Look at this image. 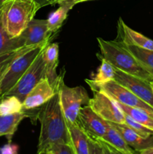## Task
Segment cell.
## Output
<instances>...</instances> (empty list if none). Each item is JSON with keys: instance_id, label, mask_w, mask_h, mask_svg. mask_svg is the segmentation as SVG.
I'll list each match as a JSON object with an SVG mask.
<instances>
[{"instance_id": "33", "label": "cell", "mask_w": 153, "mask_h": 154, "mask_svg": "<svg viewBox=\"0 0 153 154\" xmlns=\"http://www.w3.org/2000/svg\"><path fill=\"white\" fill-rule=\"evenodd\" d=\"M36 2H37L38 3L39 5H40V6L42 7H44V6L46 5H48V1L47 0H35Z\"/></svg>"}, {"instance_id": "18", "label": "cell", "mask_w": 153, "mask_h": 154, "mask_svg": "<svg viewBox=\"0 0 153 154\" xmlns=\"http://www.w3.org/2000/svg\"><path fill=\"white\" fill-rule=\"evenodd\" d=\"M101 140L112 146L122 154H138L127 144L121 134L109 122L106 134Z\"/></svg>"}, {"instance_id": "16", "label": "cell", "mask_w": 153, "mask_h": 154, "mask_svg": "<svg viewBox=\"0 0 153 154\" xmlns=\"http://www.w3.org/2000/svg\"><path fill=\"white\" fill-rule=\"evenodd\" d=\"M70 145L75 154H89V143L86 134L77 123H68Z\"/></svg>"}, {"instance_id": "9", "label": "cell", "mask_w": 153, "mask_h": 154, "mask_svg": "<svg viewBox=\"0 0 153 154\" xmlns=\"http://www.w3.org/2000/svg\"><path fill=\"white\" fill-rule=\"evenodd\" d=\"M113 81L127 88L146 103L153 107V90L151 82L115 69Z\"/></svg>"}, {"instance_id": "15", "label": "cell", "mask_w": 153, "mask_h": 154, "mask_svg": "<svg viewBox=\"0 0 153 154\" xmlns=\"http://www.w3.org/2000/svg\"><path fill=\"white\" fill-rule=\"evenodd\" d=\"M118 36H119L118 41L124 45L153 51V40L130 28L122 18L118 21Z\"/></svg>"}, {"instance_id": "31", "label": "cell", "mask_w": 153, "mask_h": 154, "mask_svg": "<svg viewBox=\"0 0 153 154\" xmlns=\"http://www.w3.org/2000/svg\"><path fill=\"white\" fill-rule=\"evenodd\" d=\"M104 142H105V141H104ZM106 145H107L108 148H109L110 153V154H122L121 153H120V152H118V150H116L115 148H113L112 146H110V144H108L106 142Z\"/></svg>"}, {"instance_id": "1", "label": "cell", "mask_w": 153, "mask_h": 154, "mask_svg": "<svg viewBox=\"0 0 153 154\" xmlns=\"http://www.w3.org/2000/svg\"><path fill=\"white\" fill-rule=\"evenodd\" d=\"M38 119L40 123L38 153L46 154L51 146L57 143L70 144L68 126L62 110L58 92L40 107Z\"/></svg>"}, {"instance_id": "5", "label": "cell", "mask_w": 153, "mask_h": 154, "mask_svg": "<svg viewBox=\"0 0 153 154\" xmlns=\"http://www.w3.org/2000/svg\"><path fill=\"white\" fill-rule=\"evenodd\" d=\"M60 104L68 123H77L78 114L81 108L88 105L90 98L82 87H70L62 80L58 85Z\"/></svg>"}, {"instance_id": "20", "label": "cell", "mask_w": 153, "mask_h": 154, "mask_svg": "<svg viewBox=\"0 0 153 154\" xmlns=\"http://www.w3.org/2000/svg\"><path fill=\"white\" fill-rule=\"evenodd\" d=\"M74 5L70 2H63L59 4V7L50 14L47 18V26L49 31L52 35L58 31L67 18L68 12L74 8Z\"/></svg>"}, {"instance_id": "21", "label": "cell", "mask_w": 153, "mask_h": 154, "mask_svg": "<svg viewBox=\"0 0 153 154\" xmlns=\"http://www.w3.org/2000/svg\"><path fill=\"white\" fill-rule=\"evenodd\" d=\"M124 45L140 66L153 76V51L132 45Z\"/></svg>"}, {"instance_id": "32", "label": "cell", "mask_w": 153, "mask_h": 154, "mask_svg": "<svg viewBox=\"0 0 153 154\" xmlns=\"http://www.w3.org/2000/svg\"><path fill=\"white\" fill-rule=\"evenodd\" d=\"M138 154H153V147H150V148L142 150V151L139 152Z\"/></svg>"}, {"instance_id": "27", "label": "cell", "mask_w": 153, "mask_h": 154, "mask_svg": "<svg viewBox=\"0 0 153 154\" xmlns=\"http://www.w3.org/2000/svg\"><path fill=\"white\" fill-rule=\"evenodd\" d=\"M26 48V47H25ZM25 48H20V49L15 50V51H10V52L4 53V54H0V75H2L3 71L4 70L8 65L15 58L17 55H19Z\"/></svg>"}, {"instance_id": "8", "label": "cell", "mask_w": 153, "mask_h": 154, "mask_svg": "<svg viewBox=\"0 0 153 154\" xmlns=\"http://www.w3.org/2000/svg\"><path fill=\"white\" fill-rule=\"evenodd\" d=\"M93 97L89 99L88 106L102 119L115 123H124V114L115 101L98 90H92Z\"/></svg>"}, {"instance_id": "14", "label": "cell", "mask_w": 153, "mask_h": 154, "mask_svg": "<svg viewBox=\"0 0 153 154\" xmlns=\"http://www.w3.org/2000/svg\"><path fill=\"white\" fill-rule=\"evenodd\" d=\"M127 142V144L136 152L142 151L146 149L153 147V135L148 137H143L130 127L122 123H115L109 122Z\"/></svg>"}, {"instance_id": "12", "label": "cell", "mask_w": 153, "mask_h": 154, "mask_svg": "<svg viewBox=\"0 0 153 154\" xmlns=\"http://www.w3.org/2000/svg\"><path fill=\"white\" fill-rule=\"evenodd\" d=\"M58 89L50 84L47 78H43L24 99L22 102L23 111L39 109L58 92Z\"/></svg>"}, {"instance_id": "23", "label": "cell", "mask_w": 153, "mask_h": 154, "mask_svg": "<svg viewBox=\"0 0 153 154\" xmlns=\"http://www.w3.org/2000/svg\"><path fill=\"white\" fill-rule=\"evenodd\" d=\"M23 111L22 102L17 97L7 96L0 99V115L7 116Z\"/></svg>"}, {"instance_id": "34", "label": "cell", "mask_w": 153, "mask_h": 154, "mask_svg": "<svg viewBox=\"0 0 153 154\" xmlns=\"http://www.w3.org/2000/svg\"><path fill=\"white\" fill-rule=\"evenodd\" d=\"M48 1V4L49 5H55V1L56 0H47Z\"/></svg>"}, {"instance_id": "13", "label": "cell", "mask_w": 153, "mask_h": 154, "mask_svg": "<svg viewBox=\"0 0 153 154\" xmlns=\"http://www.w3.org/2000/svg\"><path fill=\"white\" fill-rule=\"evenodd\" d=\"M58 51L59 48L57 43H49L42 52L44 61L46 71V78L55 88L58 89L59 83L64 78L62 74L56 73L58 65Z\"/></svg>"}, {"instance_id": "36", "label": "cell", "mask_w": 153, "mask_h": 154, "mask_svg": "<svg viewBox=\"0 0 153 154\" xmlns=\"http://www.w3.org/2000/svg\"><path fill=\"white\" fill-rule=\"evenodd\" d=\"M151 86H152V90H153V81L151 82Z\"/></svg>"}, {"instance_id": "24", "label": "cell", "mask_w": 153, "mask_h": 154, "mask_svg": "<svg viewBox=\"0 0 153 154\" xmlns=\"http://www.w3.org/2000/svg\"><path fill=\"white\" fill-rule=\"evenodd\" d=\"M22 48L23 47L21 45L19 37L11 38L4 31L2 23L1 13H0V54L15 51Z\"/></svg>"}, {"instance_id": "28", "label": "cell", "mask_w": 153, "mask_h": 154, "mask_svg": "<svg viewBox=\"0 0 153 154\" xmlns=\"http://www.w3.org/2000/svg\"><path fill=\"white\" fill-rule=\"evenodd\" d=\"M47 152L52 154H75L71 145L66 143H57L53 144L51 146Z\"/></svg>"}, {"instance_id": "35", "label": "cell", "mask_w": 153, "mask_h": 154, "mask_svg": "<svg viewBox=\"0 0 153 154\" xmlns=\"http://www.w3.org/2000/svg\"><path fill=\"white\" fill-rule=\"evenodd\" d=\"M4 1H5V0H0V11H1L2 8V5L3 4H4Z\"/></svg>"}, {"instance_id": "2", "label": "cell", "mask_w": 153, "mask_h": 154, "mask_svg": "<svg viewBox=\"0 0 153 154\" xmlns=\"http://www.w3.org/2000/svg\"><path fill=\"white\" fill-rule=\"evenodd\" d=\"M40 8L35 0H5L0 13L3 28L9 37H19Z\"/></svg>"}, {"instance_id": "26", "label": "cell", "mask_w": 153, "mask_h": 154, "mask_svg": "<svg viewBox=\"0 0 153 154\" xmlns=\"http://www.w3.org/2000/svg\"><path fill=\"white\" fill-rule=\"evenodd\" d=\"M124 114V124L127 125L128 127H130V129H132L133 130H134L135 132H136L137 133H139L140 135H141L143 137H148L150 135H153V132L151 131L150 129H147L146 127L143 126L142 125L140 124L139 123H137L136 121H135L134 119H132L130 116L127 115V114Z\"/></svg>"}, {"instance_id": "37", "label": "cell", "mask_w": 153, "mask_h": 154, "mask_svg": "<svg viewBox=\"0 0 153 154\" xmlns=\"http://www.w3.org/2000/svg\"><path fill=\"white\" fill-rule=\"evenodd\" d=\"M46 154H52V153H50V152H47V153H46Z\"/></svg>"}, {"instance_id": "29", "label": "cell", "mask_w": 153, "mask_h": 154, "mask_svg": "<svg viewBox=\"0 0 153 154\" xmlns=\"http://www.w3.org/2000/svg\"><path fill=\"white\" fill-rule=\"evenodd\" d=\"M18 146L8 142L0 148V154H18Z\"/></svg>"}, {"instance_id": "38", "label": "cell", "mask_w": 153, "mask_h": 154, "mask_svg": "<svg viewBox=\"0 0 153 154\" xmlns=\"http://www.w3.org/2000/svg\"><path fill=\"white\" fill-rule=\"evenodd\" d=\"M37 154H41V153H37Z\"/></svg>"}, {"instance_id": "7", "label": "cell", "mask_w": 153, "mask_h": 154, "mask_svg": "<svg viewBox=\"0 0 153 154\" xmlns=\"http://www.w3.org/2000/svg\"><path fill=\"white\" fill-rule=\"evenodd\" d=\"M42 52L36 57L16 85L5 95V96H16L22 102L26 96L34 88V86L43 78H46V67Z\"/></svg>"}, {"instance_id": "10", "label": "cell", "mask_w": 153, "mask_h": 154, "mask_svg": "<svg viewBox=\"0 0 153 154\" xmlns=\"http://www.w3.org/2000/svg\"><path fill=\"white\" fill-rule=\"evenodd\" d=\"M77 124L88 137L102 139L106 134L108 122L98 115L88 105H85L80 110Z\"/></svg>"}, {"instance_id": "22", "label": "cell", "mask_w": 153, "mask_h": 154, "mask_svg": "<svg viewBox=\"0 0 153 154\" xmlns=\"http://www.w3.org/2000/svg\"><path fill=\"white\" fill-rule=\"evenodd\" d=\"M100 65L95 75L91 80L92 82L96 84H104L108 81H113L115 77V68L108 60L100 57Z\"/></svg>"}, {"instance_id": "11", "label": "cell", "mask_w": 153, "mask_h": 154, "mask_svg": "<svg viewBox=\"0 0 153 154\" xmlns=\"http://www.w3.org/2000/svg\"><path fill=\"white\" fill-rule=\"evenodd\" d=\"M52 35L49 31L46 20H32L22 34L19 36L22 47H35L50 43Z\"/></svg>"}, {"instance_id": "25", "label": "cell", "mask_w": 153, "mask_h": 154, "mask_svg": "<svg viewBox=\"0 0 153 154\" xmlns=\"http://www.w3.org/2000/svg\"><path fill=\"white\" fill-rule=\"evenodd\" d=\"M88 138L89 143V154H110L106 142L103 140L92 138L88 136Z\"/></svg>"}, {"instance_id": "17", "label": "cell", "mask_w": 153, "mask_h": 154, "mask_svg": "<svg viewBox=\"0 0 153 154\" xmlns=\"http://www.w3.org/2000/svg\"><path fill=\"white\" fill-rule=\"evenodd\" d=\"M26 117H28V115L24 111L10 115H0V137L5 136L8 142H11L12 137L16 132L18 126Z\"/></svg>"}, {"instance_id": "6", "label": "cell", "mask_w": 153, "mask_h": 154, "mask_svg": "<svg viewBox=\"0 0 153 154\" xmlns=\"http://www.w3.org/2000/svg\"><path fill=\"white\" fill-rule=\"evenodd\" d=\"M85 81L92 90H98L102 92L116 102L127 106L140 108L153 113V107L146 103L130 90L115 81H110L100 84H94L92 82L91 80L86 79Z\"/></svg>"}, {"instance_id": "30", "label": "cell", "mask_w": 153, "mask_h": 154, "mask_svg": "<svg viewBox=\"0 0 153 154\" xmlns=\"http://www.w3.org/2000/svg\"><path fill=\"white\" fill-rule=\"evenodd\" d=\"M86 1H92V0H56L55 5L56 4L59 5L61 4V3L68 2H70L75 5L78 4V3H80V2H86Z\"/></svg>"}, {"instance_id": "4", "label": "cell", "mask_w": 153, "mask_h": 154, "mask_svg": "<svg viewBox=\"0 0 153 154\" xmlns=\"http://www.w3.org/2000/svg\"><path fill=\"white\" fill-rule=\"evenodd\" d=\"M47 44L35 47H26L4 69L0 75V99L16 85L36 57L44 51Z\"/></svg>"}, {"instance_id": "19", "label": "cell", "mask_w": 153, "mask_h": 154, "mask_svg": "<svg viewBox=\"0 0 153 154\" xmlns=\"http://www.w3.org/2000/svg\"><path fill=\"white\" fill-rule=\"evenodd\" d=\"M116 103L124 114L130 116L135 121L153 132V113L140 108L127 106L119 102H116Z\"/></svg>"}, {"instance_id": "3", "label": "cell", "mask_w": 153, "mask_h": 154, "mask_svg": "<svg viewBox=\"0 0 153 154\" xmlns=\"http://www.w3.org/2000/svg\"><path fill=\"white\" fill-rule=\"evenodd\" d=\"M97 40L100 57L108 60L115 69L149 82L153 81L152 75L140 66L121 42L118 40L105 41L101 38H97Z\"/></svg>"}]
</instances>
